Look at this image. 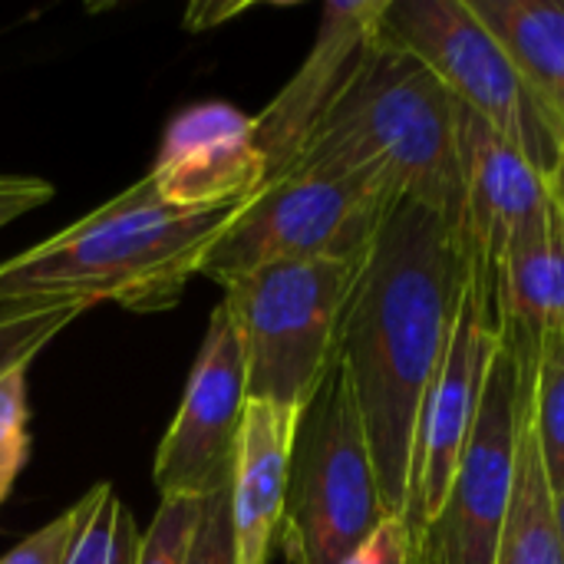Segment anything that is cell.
<instances>
[{
    "label": "cell",
    "instance_id": "obj_1",
    "mask_svg": "<svg viewBox=\"0 0 564 564\" xmlns=\"http://www.w3.org/2000/svg\"><path fill=\"white\" fill-rule=\"evenodd\" d=\"M469 278L473 251L463 228L413 198H397L350 291L337 360L354 387L390 516H403L416 416Z\"/></svg>",
    "mask_w": 564,
    "mask_h": 564
},
{
    "label": "cell",
    "instance_id": "obj_2",
    "mask_svg": "<svg viewBox=\"0 0 564 564\" xmlns=\"http://www.w3.org/2000/svg\"><path fill=\"white\" fill-rule=\"evenodd\" d=\"M238 205L175 208L139 178L106 205L0 264V304L112 301L135 314L169 311Z\"/></svg>",
    "mask_w": 564,
    "mask_h": 564
},
{
    "label": "cell",
    "instance_id": "obj_3",
    "mask_svg": "<svg viewBox=\"0 0 564 564\" xmlns=\"http://www.w3.org/2000/svg\"><path fill=\"white\" fill-rule=\"evenodd\" d=\"M291 169L364 175L459 225V102L423 59L377 36Z\"/></svg>",
    "mask_w": 564,
    "mask_h": 564
},
{
    "label": "cell",
    "instance_id": "obj_4",
    "mask_svg": "<svg viewBox=\"0 0 564 564\" xmlns=\"http://www.w3.org/2000/svg\"><path fill=\"white\" fill-rule=\"evenodd\" d=\"M364 258L284 261L221 284L251 403L291 410L311 403L337 360L344 311Z\"/></svg>",
    "mask_w": 564,
    "mask_h": 564
},
{
    "label": "cell",
    "instance_id": "obj_5",
    "mask_svg": "<svg viewBox=\"0 0 564 564\" xmlns=\"http://www.w3.org/2000/svg\"><path fill=\"white\" fill-rule=\"evenodd\" d=\"M390 516L354 387L334 360L294 433L281 545L288 564H344Z\"/></svg>",
    "mask_w": 564,
    "mask_h": 564
},
{
    "label": "cell",
    "instance_id": "obj_6",
    "mask_svg": "<svg viewBox=\"0 0 564 564\" xmlns=\"http://www.w3.org/2000/svg\"><path fill=\"white\" fill-rule=\"evenodd\" d=\"M393 202L387 185L364 175L291 169L238 205L198 274L221 288L268 264L364 258Z\"/></svg>",
    "mask_w": 564,
    "mask_h": 564
},
{
    "label": "cell",
    "instance_id": "obj_7",
    "mask_svg": "<svg viewBox=\"0 0 564 564\" xmlns=\"http://www.w3.org/2000/svg\"><path fill=\"white\" fill-rule=\"evenodd\" d=\"M380 36L423 59L459 106L486 119L542 175L555 169L564 119L532 89L466 0H390Z\"/></svg>",
    "mask_w": 564,
    "mask_h": 564
},
{
    "label": "cell",
    "instance_id": "obj_8",
    "mask_svg": "<svg viewBox=\"0 0 564 564\" xmlns=\"http://www.w3.org/2000/svg\"><path fill=\"white\" fill-rule=\"evenodd\" d=\"M529 400L532 370H525L512 347L499 340L469 443L436 519L416 539L413 564H496L516 489Z\"/></svg>",
    "mask_w": 564,
    "mask_h": 564
},
{
    "label": "cell",
    "instance_id": "obj_9",
    "mask_svg": "<svg viewBox=\"0 0 564 564\" xmlns=\"http://www.w3.org/2000/svg\"><path fill=\"white\" fill-rule=\"evenodd\" d=\"M499 340H502V324H499L496 284L473 261V278L459 301L443 364L416 416L406 506H403V522L410 525L413 542L426 532V525L436 519L446 499L456 463L469 443Z\"/></svg>",
    "mask_w": 564,
    "mask_h": 564
},
{
    "label": "cell",
    "instance_id": "obj_10",
    "mask_svg": "<svg viewBox=\"0 0 564 564\" xmlns=\"http://www.w3.org/2000/svg\"><path fill=\"white\" fill-rule=\"evenodd\" d=\"M248 403L245 354L225 304H218L208 317L178 413L155 453L152 482L159 502H202L231 482Z\"/></svg>",
    "mask_w": 564,
    "mask_h": 564
},
{
    "label": "cell",
    "instance_id": "obj_11",
    "mask_svg": "<svg viewBox=\"0 0 564 564\" xmlns=\"http://www.w3.org/2000/svg\"><path fill=\"white\" fill-rule=\"evenodd\" d=\"M459 182L463 238L473 261L496 284L502 261L549 231V175H542L486 119L459 106Z\"/></svg>",
    "mask_w": 564,
    "mask_h": 564
},
{
    "label": "cell",
    "instance_id": "obj_12",
    "mask_svg": "<svg viewBox=\"0 0 564 564\" xmlns=\"http://www.w3.org/2000/svg\"><path fill=\"white\" fill-rule=\"evenodd\" d=\"M387 3L390 0L324 3L311 53L288 79V86L254 116V135L268 169L264 182L284 175L297 162L311 132L344 93L364 53L380 36Z\"/></svg>",
    "mask_w": 564,
    "mask_h": 564
},
{
    "label": "cell",
    "instance_id": "obj_13",
    "mask_svg": "<svg viewBox=\"0 0 564 564\" xmlns=\"http://www.w3.org/2000/svg\"><path fill=\"white\" fill-rule=\"evenodd\" d=\"M268 178L254 116L231 102L182 109L159 145L149 182L175 208H225L248 202Z\"/></svg>",
    "mask_w": 564,
    "mask_h": 564
},
{
    "label": "cell",
    "instance_id": "obj_14",
    "mask_svg": "<svg viewBox=\"0 0 564 564\" xmlns=\"http://www.w3.org/2000/svg\"><path fill=\"white\" fill-rule=\"evenodd\" d=\"M304 410L248 403L238 459L231 473V522L238 564H268L284 522L288 469L297 420Z\"/></svg>",
    "mask_w": 564,
    "mask_h": 564
},
{
    "label": "cell",
    "instance_id": "obj_15",
    "mask_svg": "<svg viewBox=\"0 0 564 564\" xmlns=\"http://www.w3.org/2000/svg\"><path fill=\"white\" fill-rule=\"evenodd\" d=\"M532 89L564 119V0H466Z\"/></svg>",
    "mask_w": 564,
    "mask_h": 564
},
{
    "label": "cell",
    "instance_id": "obj_16",
    "mask_svg": "<svg viewBox=\"0 0 564 564\" xmlns=\"http://www.w3.org/2000/svg\"><path fill=\"white\" fill-rule=\"evenodd\" d=\"M496 564H564L562 539L555 525V492L549 486V473L542 463L532 420H525L519 466H516V489L502 525Z\"/></svg>",
    "mask_w": 564,
    "mask_h": 564
},
{
    "label": "cell",
    "instance_id": "obj_17",
    "mask_svg": "<svg viewBox=\"0 0 564 564\" xmlns=\"http://www.w3.org/2000/svg\"><path fill=\"white\" fill-rule=\"evenodd\" d=\"M529 420L539 436L552 492L564 486V330H545L532 370Z\"/></svg>",
    "mask_w": 564,
    "mask_h": 564
},
{
    "label": "cell",
    "instance_id": "obj_18",
    "mask_svg": "<svg viewBox=\"0 0 564 564\" xmlns=\"http://www.w3.org/2000/svg\"><path fill=\"white\" fill-rule=\"evenodd\" d=\"M86 301H10L0 304V383L13 373H26L30 360L53 344L79 314Z\"/></svg>",
    "mask_w": 564,
    "mask_h": 564
},
{
    "label": "cell",
    "instance_id": "obj_19",
    "mask_svg": "<svg viewBox=\"0 0 564 564\" xmlns=\"http://www.w3.org/2000/svg\"><path fill=\"white\" fill-rule=\"evenodd\" d=\"M116 509H119V496L112 492L109 482L93 486L76 502V532L63 564H109Z\"/></svg>",
    "mask_w": 564,
    "mask_h": 564
},
{
    "label": "cell",
    "instance_id": "obj_20",
    "mask_svg": "<svg viewBox=\"0 0 564 564\" xmlns=\"http://www.w3.org/2000/svg\"><path fill=\"white\" fill-rule=\"evenodd\" d=\"M26 423V373H13L0 383V506L7 502L30 453Z\"/></svg>",
    "mask_w": 564,
    "mask_h": 564
},
{
    "label": "cell",
    "instance_id": "obj_21",
    "mask_svg": "<svg viewBox=\"0 0 564 564\" xmlns=\"http://www.w3.org/2000/svg\"><path fill=\"white\" fill-rule=\"evenodd\" d=\"M202 502L195 499H165L159 502L152 525L142 532L139 564H185V552L198 522Z\"/></svg>",
    "mask_w": 564,
    "mask_h": 564
},
{
    "label": "cell",
    "instance_id": "obj_22",
    "mask_svg": "<svg viewBox=\"0 0 564 564\" xmlns=\"http://www.w3.org/2000/svg\"><path fill=\"white\" fill-rule=\"evenodd\" d=\"M185 564H238V542L231 522V482L212 492L208 499H202Z\"/></svg>",
    "mask_w": 564,
    "mask_h": 564
},
{
    "label": "cell",
    "instance_id": "obj_23",
    "mask_svg": "<svg viewBox=\"0 0 564 564\" xmlns=\"http://www.w3.org/2000/svg\"><path fill=\"white\" fill-rule=\"evenodd\" d=\"M416 542L403 516H383V522L347 555L344 564H413Z\"/></svg>",
    "mask_w": 564,
    "mask_h": 564
},
{
    "label": "cell",
    "instance_id": "obj_24",
    "mask_svg": "<svg viewBox=\"0 0 564 564\" xmlns=\"http://www.w3.org/2000/svg\"><path fill=\"white\" fill-rule=\"evenodd\" d=\"M73 532H76V506L66 509L63 516H56L53 522H46L43 529H36L17 549H10L0 558V564H63L69 542H73Z\"/></svg>",
    "mask_w": 564,
    "mask_h": 564
},
{
    "label": "cell",
    "instance_id": "obj_25",
    "mask_svg": "<svg viewBox=\"0 0 564 564\" xmlns=\"http://www.w3.org/2000/svg\"><path fill=\"white\" fill-rule=\"evenodd\" d=\"M53 198V185L36 175H7L0 172V228L23 218L26 212L46 205Z\"/></svg>",
    "mask_w": 564,
    "mask_h": 564
},
{
    "label": "cell",
    "instance_id": "obj_26",
    "mask_svg": "<svg viewBox=\"0 0 564 564\" xmlns=\"http://www.w3.org/2000/svg\"><path fill=\"white\" fill-rule=\"evenodd\" d=\"M549 192H552V202H555V208L562 212L564 218V145L558 162H555V169L549 172Z\"/></svg>",
    "mask_w": 564,
    "mask_h": 564
},
{
    "label": "cell",
    "instance_id": "obj_27",
    "mask_svg": "<svg viewBox=\"0 0 564 564\" xmlns=\"http://www.w3.org/2000/svg\"><path fill=\"white\" fill-rule=\"evenodd\" d=\"M555 525H558V539H562L564 549V486L555 492Z\"/></svg>",
    "mask_w": 564,
    "mask_h": 564
}]
</instances>
